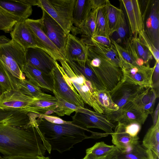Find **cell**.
<instances>
[{
    "label": "cell",
    "instance_id": "1",
    "mask_svg": "<svg viewBox=\"0 0 159 159\" xmlns=\"http://www.w3.org/2000/svg\"><path fill=\"white\" fill-rule=\"evenodd\" d=\"M0 108V153L4 157L44 156L51 146L33 113Z\"/></svg>",
    "mask_w": 159,
    "mask_h": 159
},
{
    "label": "cell",
    "instance_id": "2",
    "mask_svg": "<svg viewBox=\"0 0 159 159\" xmlns=\"http://www.w3.org/2000/svg\"><path fill=\"white\" fill-rule=\"evenodd\" d=\"M36 121L51 150H56L61 153L69 150L74 145L85 139L94 138L92 135L87 136L84 131L92 134L96 133L77 126L72 121L70 124H57L39 117L36 118Z\"/></svg>",
    "mask_w": 159,
    "mask_h": 159
},
{
    "label": "cell",
    "instance_id": "3",
    "mask_svg": "<svg viewBox=\"0 0 159 159\" xmlns=\"http://www.w3.org/2000/svg\"><path fill=\"white\" fill-rule=\"evenodd\" d=\"M0 63L9 80L12 89L20 90L19 80L25 79L22 72L26 63L24 49L12 39L0 36Z\"/></svg>",
    "mask_w": 159,
    "mask_h": 159
},
{
    "label": "cell",
    "instance_id": "4",
    "mask_svg": "<svg viewBox=\"0 0 159 159\" xmlns=\"http://www.w3.org/2000/svg\"><path fill=\"white\" fill-rule=\"evenodd\" d=\"M85 44L88 48V61L90 68L105 89L111 91L123 77L122 69L99 52L91 40Z\"/></svg>",
    "mask_w": 159,
    "mask_h": 159
},
{
    "label": "cell",
    "instance_id": "5",
    "mask_svg": "<svg viewBox=\"0 0 159 159\" xmlns=\"http://www.w3.org/2000/svg\"><path fill=\"white\" fill-rule=\"evenodd\" d=\"M60 69L67 81L72 84L80 96L84 103L92 107L97 113L103 112L95 100V89L91 82L83 75L75 72L66 61L63 59L59 61Z\"/></svg>",
    "mask_w": 159,
    "mask_h": 159
},
{
    "label": "cell",
    "instance_id": "6",
    "mask_svg": "<svg viewBox=\"0 0 159 159\" xmlns=\"http://www.w3.org/2000/svg\"><path fill=\"white\" fill-rule=\"evenodd\" d=\"M75 0H38L37 6L45 11L67 34L73 26L72 12Z\"/></svg>",
    "mask_w": 159,
    "mask_h": 159
},
{
    "label": "cell",
    "instance_id": "7",
    "mask_svg": "<svg viewBox=\"0 0 159 159\" xmlns=\"http://www.w3.org/2000/svg\"><path fill=\"white\" fill-rule=\"evenodd\" d=\"M143 31L154 46L159 50V0L139 1Z\"/></svg>",
    "mask_w": 159,
    "mask_h": 159
},
{
    "label": "cell",
    "instance_id": "8",
    "mask_svg": "<svg viewBox=\"0 0 159 159\" xmlns=\"http://www.w3.org/2000/svg\"><path fill=\"white\" fill-rule=\"evenodd\" d=\"M50 75L53 82V90L60 97L76 105L84 107V103L72 84L68 83L57 61Z\"/></svg>",
    "mask_w": 159,
    "mask_h": 159
},
{
    "label": "cell",
    "instance_id": "9",
    "mask_svg": "<svg viewBox=\"0 0 159 159\" xmlns=\"http://www.w3.org/2000/svg\"><path fill=\"white\" fill-rule=\"evenodd\" d=\"M145 88L123 75L122 79L109 93L112 101L120 108L133 102Z\"/></svg>",
    "mask_w": 159,
    "mask_h": 159
},
{
    "label": "cell",
    "instance_id": "10",
    "mask_svg": "<svg viewBox=\"0 0 159 159\" xmlns=\"http://www.w3.org/2000/svg\"><path fill=\"white\" fill-rule=\"evenodd\" d=\"M71 118L73 123L84 129L97 128L108 134L114 132L113 129L115 126L107 120L106 116L103 114L85 108L83 113L75 112Z\"/></svg>",
    "mask_w": 159,
    "mask_h": 159
},
{
    "label": "cell",
    "instance_id": "11",
    "mask_svg": "<svg viewBox=\"0 0 159 159\" xmlns=\"http://www.w3.org/2000/svg\"><path fill=\"white\" fill-rule=\"evenodd\" d=\"M105 115V114H104ZM149 114L132 102L129 103L116 111L105 114L111 122H117L124 125L131 123L143 124Z\"/></svg>",
    "mask_w": 159,
    "mask_h": 159
},
{
    "label": "cell",
    "instance_id": "12",
    "mask_svg": "<svg viewBox=\"0 0 159 159\" xmlns=\"http://www.w3.org/2000/svg\"><path fill=\"white\" fill-rule=\"evenodd\" d=\"M42 11V16L40 19L43 30L63 57L68 34L45 11Z\"/></svg>",
    "mask_w": 159,
    "mask_h": 159
},
{
    "label": "cell",
    "instance_id": "13",
    "mask_svg": "<svg viewBox=\"0 0 159 159\" xmlns=\"http://www.w3.org/2000/svg\"><path fill=\"white\" fill-rule=\"evenodd\" d=\"M25 22L42 49L48 53L56 61L65 59L45 33L40 19L34 20L28 18L25 20Z\"/></svg>",
    "mask_w": 159,
    "mask_h": 159
},
{
    "label": "cell",
    "instance_id": "14",
    "mask_svg": "<svg viewBox=\"0 0 159 159\" xmlns=\"http://www.w3.org/2000/svg\"><path fill=\"white\" fill-rule=\"evenodd\" d=\"M36 99L25 95L20 90L11 89L2 93L0 95V108L29 113L28 106Z\"/></svg>",
    "mask_w": 159,
    "mask_h": 159
},
{
    "label": "cell",
    "instance_id": "15",
    "mask_svg": "<svg viewBox=\"0 0 159 159\" xmlns=\"http://www.w3.org/2000/svg\"><path fill=\"white\" fill-rule=\"evenodd\" d=\"M122 4L127 17L129 29L130 36L138 37L143 30L142 16L139 1L138 0H122Z\"/></svg>",
    "mask_w": 159,
    "mask_h": 159
},
{
    "label": "cell",
    "instance_id": "16",
    "mask_svg": "<svg viewBox=\"0 0 159 159\" xmlns=\"http://www.w3.org/2000/svg\"><path fill=\"white\" fill-rule=\"evenodd\" d=\"M123 75H127L141 86L152 88V77L154 66H134L127 63L121 62Z\"/></svg>",
    "mask_w": 159,
    "mask_h": 159
},
{
    "label": "cell",
    "instance_id": "17",
    "mask_svg": "<svg viewBox=\"0 0 159 159\" xmlns=\"http://www.w3.org/2000/svg\"><path fill=\"white\" fill-rule=\"evenodd\" d=\"M25 52L26 63L45 74H49L55 66L57 61L40 48H30Z\"/></svg>",
    "mask_w": 159,
    "mask_h": 159
},
{
    "label": "cell",
    "instance_id": "18",
    "mask_svg": "<svg viewBox=\"0 0 159 159\" xmlns=\"http://www.w3.org/2000/svg\"><path fill=\"white\" fill-rule=\"evenodd\" d=\"M25 20H20L15 25L10 33L11 39L20 45L25 51L30 48L42 49L27 26Z\"/></svg>",
    "mask_w": 159,
    "mask_h": 159
},
{
    "label": "cell",
    "instance_id": "19",
    "mask_svg": "<svg viewBox=\"0 0 159 159\" xmlns=\"http://www.w3.org/2000/svg\"><path fill=\"white\" fill-rule=\"evenodd\" d=\"M111 135L113 144L122 151L130 150L139 143L138 136L132 134L120 123H118L115 131Z\"/></svg>",
    "mask_w": 159,
    "mask_h": 159
},
{
    "label": "cell",
    "instance_id": "20",
    "mask_svg": "<svg viewBox=\"0 0 159 159\" xmlns=\"http://www.w3.org/2000/svg\"><path fill=\"white\" fill-rule=\"evenodd\" d=\"M22 72L36 86L52 92L53 82L50 74H45L27 63L23 67Z\"/></svg>",
    "mask_w": 159,
    "mask_h": 159
},
{
    "label": "cell",
    "instance_id": "21",
    "mask_svg": "<svg viewBox=\"0 0 159 159\" xmlns=\"http://www.w3.org/2000/svg\"><path fill=\"white\" fill-rule=\"evenodd\" d=\"M27 111L44 115H49L55 113L58 116L60 112L57 99L55 96L48 99L34 100L28 106Z\"/></svg>",
    "mask_w": 159,
    "mask_h": 159
},
{
    "label": "cell",
    "instance_id": "22",
    "mask_svg": "<svg viewBox=\"0 0 159 159\" xmlns=\"http://www.w3.org/2000/svg\"><path fill=\"white\" fill-rule=\"evenodd\" d=\"M66 61L75 72L83 75L89 81L95 90H100L106 89L90 68L88 60L85 62H79L74 61Z\"/></svg>",
    "mask_w": 159,
    "mask_h": 159
},
{
    "label": "cell",
    "instance_id": "23",
    "mask_svg": "<svg viewBox=\"0 0 159 159\" xmlns=\"http://www.w3.org/2000/svg\"><path fill=\"white\" fill-rule=\"evenodd\" d=\"M87 50V47L81 39L70 33L68 34L63 53L66 60L75 61Z\"/></svg>",
    "mask_w": 159,
    "mask_h": 159
},
{
    "label": "cell",
    "instance_id": "24",
    "mask_svg": "<svg viewBox=\"0 0 159 159\" xmlns=\"http://www.w3.org/2000/svg\"><path fill=\"white\" fill-rule=\"evenodd\" d=\"M0 6L22 20L28 19L32 14V6L22 0H0Z\"/></svg>",
    "mask_w": 159,
    "mask_h": 159
},
{
    "label": "cell",
    "instance_id": "25",
    "mask_svg": "<svg viewBox=\"0 0 159 159\" xmlns=\"http://www.w3.org/2000/svg\"><path fill=\"white\" fill-rule=\"evenodd\" d=\"M104 159H149L146 149L139 143L133 148L122 151L117 148Z\"/></svg>",
    "mask_w": 159,
    "mask_h": 159
},
{
    "label": "cell",
    "instance_id": "26",
    "mask_svg": "<svg viewBox=\"0 0 159 159\" xmlns=\"http://www.w3.org/2000/svg\"><path fill=\"white\" fill-rule=\"evenodd\" d=\"M92 11L91 0H75L72 12L73 23L74 26H80Z\"/></svg>",
    "mask_w": 159,
    "mask_h": 159
},
{
    "label": "cell",
    "instance_id": "27",
    "mask_svg": "<svg viewBox=\"0 0 159 159\" xmlns=\"http://www.w3.org/2000/svg\"><path fill=\"white\" fill-rule=\"evenodd\" d=\"M96 10L92 11L85 21L79 27L73 26L71 32L76 36L80 34L83 39H91L94 35L96 28Z\"/></svg>",
    "mask_w": 159,
    "mask_h": 159
},
{
    "label": "cell",
    "instance_id": "28",
    "mask_svg": "<svg viewBox=\"0 0 159 159\" xmlns=\"http://www.w3.org/2000/svg\"><path fill=\"white\" fill-rule=\"evenodd\" d=\"M142 146L152 151L159 159V119L155 125H153L148 130L143 138Z\"/></svg>",
    "mask_w": 159,
    "mask_h": 159
},
{
    "label": "cell",
    "instance_id": "29",
    "mask_svg": "<svg viewBox=\"0 0 159 159\" xmlns=\"http://www.w3.org/2000/svg\"><path fill=\"white\" fill-rule=\"evenodd\" d=\"M107 3L96 10V28L93 36H102L110 37Z\"/></svg>",
    "mask_w": 159,
    "mask_h": 159
},
{
    "label": "cell",
    "instance_id": "30",
    "mask_svg": "<svg viewBox=\"0 0 159 159\" xmlns=\"http://www.w3.org/2000/svg\"><path fill=\"white\" fill-rule=\"evenodd\" d=\"M94 95L104 114H108L119 109V107L112 101L109 91L106 89L100 90L95 89Z\"/></svg>",
    "mask_w": 159,
    "mask_h": 159
},
{
    "label": "cell",
    "instance_id": "31",
    "mask_svg": "<svg viewBox=\"0 0 159 159\" xmlns=\"http://www.w3.org/2000/svg\"><path fill=\"white\" fill-rule=\"evenodd\" d=\"M20 91L23 94L34 98L44 99L50 98L53 96L43 93L40 87L34 84L28 79L19 80Z\"/></svg>",
    "mask_w": 159,
    "mask_h": 159
},
{
    "label": "cell",
    "instance_id": "32",
    "mask_svg": "<svg viewBox=\"0 0 159 159\" xmlns=\"http://www.w3.org/2000/svg\"><path fill=\"white\" fill-rule=\"evenodd\" d=\"M21 20L0 6V30L11 32L16 23Z\"/></svg>",
    "mask_w": 159,
    "mask_h": 159
},
{
    "label": "cell",
    "instance_id": "33",
    "mask_svg": "<svg viewBox=\"0 0 159 159\" xmlns=\"http://www.w3.org/2000/svg\"><path fill=\"white\" fill-rule=\"evenodd\" d=\"M91 41L93 46L99 52L122 69V66L119 55L113 44L110 47L101 44L91 39Z\"/></svg>",
    "mask_w": 159,
    "mask_h": 159
},
{
    "label": "cell",
    "instance_id": "34",
    "mask_svg": "<svg viewBox=\"0 0 159 159\" xmlns=\"http://www.w3.org/2000/svg\"><path fill=\"white\" fill-rule=\"evenodd\" d=\"M158 97L153 88L147 87L138 95L133 102L143 109L144 107L149 103H155L156 99Z\"/></svg>",
    "mask_w": 159,
    "mask_h": 159
},
{
    "label": "cell",
    "instance_id": "35",
    "mask_svg": "<svg viewBox=\"0 0 159 159\" xmlns=\"http://www.w3.org/2000/svg\"><path fill=\"white\" fill-rule=\"evenodd\" d=\"M116 148L114 145H108L101 141L96 143L92 147L87 149L86 153L91 154L97 157L104 159Z\"/></svg>",
    "mask_w": 159,
    "mask_h": 159
},
{
    "label": "cell",
    "instance_id": "36",
    "mask_svg": "<svg viewBox=\"0 0 159 159\" xmlns=\"http://www.w3.org/2000/svg\"><path fill=\"white\" fill-rule=\"evenodd\" d=\"M132 38L139 57L143 62L145 65H149V62L152 59V54L148 49L140 42L138 37Z\"/></svg>",
    "mask_w": 159,
    "mask_h": 159
},
{
    "label": "cell",
    "instance_id": "37",
    "mask_svg": "<svg viewBox=\"0 0 159 159\" xmlns=\"http://www.w3.org/2000/svg\"><path fill=\"white\" fill-rule=\"evenodd\" d=\"M106 7L109 28L111 36L116 31V26L120 9L112 5L109 0L107 3Z\"/></svg>",
    "mask_w": 159,
    "mask_h": 159
},
{
    "label": "cell",
    "instance_id": "38",
    "mask_svg": "<svg viewBox=\"0 0 159 159\" xmlns=\"http://www.w3.org/2000/svg\"><path fill=\"white\" fill-rule=\"evenodd\" d=\"M115 32H116L119 40L122 42L128 38V30L124 13L120 9L116 26Z\"/></svg>",
    "mask_w": 159,
    "mask_h": 159
},
{
    "label": "cell",
    "instance_id": "39",
    "mask_svg": "<svg viewBox=\"0 0 159 159\" xmlns=\"http://www.w3.org/2000/svg\"><path fill=\"white\" fill-rule=\"evenodd\" d=\"M52 93L57 99L58 107L64 115L70 116L74 112H80L82 107L67 102L60 97L53 90Z\"/></svg>",
    "mask_w": 159,
    "mask_h": 159
},
{
    "label": "cell",
    "instance_id": "40",
    "mask_svg": "<svg viewBox=\"0 0 159 159\" xmlns=\"http://www.w3.org/2000/svg\"><path fill=\"white\" fill-rule=\"evenodd\" d=\"M122 42L123 43L122 46L126 50L136 66L145 65L143 62L139 58L137 55L131 37L129 36Z\"/></svg>",
    "mask_w": 159,
    "mask_h": 159
},
{
    "label": "cell",
    "instance_id": "41",
    "mask_svg": "<svg viewBox=\"0 0 159 159\" xmlns=\"http://www.w3.org/2000/svg\"><path fill=\"white\" fill-rule=\"evenodd\" d=\"M138 38L140 42L149 50L156 61H159V50L157 49L143 30L139 34Z\"/></svg>",
    "mask_w": 159,
    "mask_h": 159
},
{
    "label": "cell",
    "instance_id": "42",
    "mask_svg": "<svg viewBox=\"0 0 159 159\" xmlns=\"http://www.w3.org/2000/svg\"><path fill=\"white\" fill-rule=\"evenodd\" d=\"M0 88L2 93L12 89L9 80L0 63Z\"/></svg>",
    "mask_w": 159,
    "mask_h": 159
},
{
    "label": "cell",
    "instance_id": "43",
    "mask_svg": "<svg viewBox=\"0 0 159 159\" xmlns=\"http://www.w3.org/2000/svg\"><path fill=\"white\" fill-rule=\"evenodd\" d=\"M152 77V88L159 96V61H156Z\"/></svg>",
    "mask_w": 159,
    "mask_h": 159
},
{
    "label": "cell",
    "instance_id": "44",
    "mask_svg": "<svg viewBox=\"0 0 159 159\" xmlns=\"http://www.w3.org/2000/svg\"><path fill=\"white\" fill-rule=\"evenodd\" d=\"M91 39L101 44L111 47L112 44L111 38L102 36H94Z\"/></svg>",
    "mask_w": 159,
    "mask_h": 159
},
{
    "label": "cell",
    "instance_id": "45",
    "mask_svg": "<svg viewBox=\"0 0 159 159\" xmlns=\"http://www.w3.org/2000/svg\"><path fill=\"white\" fill-rule=\"evenodd\" d=\"M2 159H51L48 157H39L38 156H16L4 157Z\"/></svg>",
    "mask_w": 159,
    "mask_h": 159
},
{
    "label": "cell",
    "instance_id": "46",
    "mask_svg": "<svg viewBox=\"0 0 159 159\" xmlns=\"http://www.w3.org/2000/svg\"><path fill=\"white\" fill-rule=\"evenodd\" d=\"M108 0H91L92 11L96 10L106 4Z\"/></svg>",
    "mask_w": 159,
    "mask_h": 159
},
{
    "label": "cell",
    "instance_id": "47",
    "mask_svg": "<svg viewBox=\"0 0 159 159\" xmlns=\"http://www.w3.org/2000/svg\"><path fill=\"white\" fill-rule=\"evenodd\" d=\"M159 103H158L157 106L154 111L153 116L152 117L153 125H155L158 120L159 119Z\"/></svg>",
    "mask_w": 159,
    "mask_h": 159
},
{
    "label": "cell",
    "instance_id": "48",
    "mask_svg": "<svg viewBox=\"0 0 159 159\" xmlns=\"http://www.w3.org/2000/svg\"><path fill=\"white\" fill-rule=\"evenodd\" d=\"M82 159H104L97 157L91 154H86V156Z\"/></svg>",
    "mask_w": 159,
    "mask_h": 159
},
{
    "label": "cell",
    "instance_id": "49",
    "mask_svg": "<svg viewBox=\"0 0 159 159\" xmlns=\"http://www.w3.org/2000/svg\"><path fill=\"white\" fill-rule=\"evenodd\" d=\"M2 93V92L0 88V95Z\"/></svg>",
    "mask_w": 159,
    "mask_h": 159
},
{
    "label": "cell",
    "instance_id": "50",
    "mask_svg": "<svg viewBox=\"0 0 159 159\" xmlns=\"http://www.w3.org/2000/svg\"><path fill=\"white\" fill-rule=\"evenodd\" d=\"M0 159H2V157L0 156Z\"/></svg>",
    "mask_w": 159,
    "mask_h": 159
},
{
    "label": "cell",
    "instance_id": "51",
    "mask_svg": "<svg viewBox=\"0 0 159 159\" xmlns=\"http://www.w3.org/2000/svg\"></svg>",
    "mask_w": 159,
    "mask_h": 159
}]
</instances>
